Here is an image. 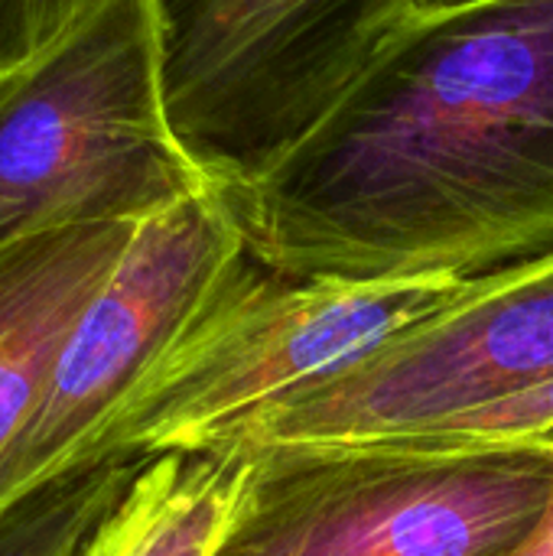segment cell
I'll use <instances>...</instances> for the list:
<instances>
[{
  "label": "cell",
  "mask_w": 553,
  "mask_h": 556,
  "mask_svg": "<svg viewBox=\"0 0 553 556\" xmlns=\"http://www.w3.org/2000/svg\"><path fill=\"white\" fill-rule=\"evenodd\" d=\"M284 277H482L553 251V0L414 16L248 186L218 189Z\"/></svg>",
  "instance_id": "obj_1"
},
{
  "label": "cell",
  "mask_w": 553,
  "mask_h": 556,
  "mask_svg": "<svg viewBox=\"0 0 553 556\" xmlns=\"http://www.w3.org/2000/svg\"><path fill=\"white\" fill-rule=\"evenodd\" d=\"M202 189L166 111L156 0H88L0 72V251L52 228L143 222Z\"/></svg>",
  "instance_id": "obj_2"
},
{
  "label": "cell",
  "mask_w": 553,
  "mask_h": 556,
  "mask_svg": "<svg viewBox=\"0 0 553 556\" xmlns=\"http://www.w3.org/2000/svg\"><path fill=\"white\" fill-rule=\"evenodd\" d=\"M473 280H300L244 254L127 397L98 466L228 446L280 401L456 303Z\"/></svg>",
  "instance_id": "obj_3"
},
{
  "label": "cell",
  "mask_w": 553,
  "mask_h": 556,
  "mask_svg": "<svg viewBox=\"0 0 553 556\" xmlns=\"http://www.w3.org/2000/svg\"><path fill=\"white\" fill-rule=\"evenodd\" d=\"M176 140L215 189L267 173L414 20V0H156Z\"/></svg>",
  "instance_id": "obj_4"
},
{
  "label": "cell",
  "mask_w": 553,
  "mask_h": 556,
  "mask_svg": "<svg viewBox=\"0 0 553 556\" xmlns=\"http://www.w3.org/2000/svg\"><path fill=\"white\" fill-rule=\"evenodd\" d=\"M254 453L257 476L215 556H508L553 489L544 440L450 459L372 446Z\"/></svg>",
  "instance_id": "obj_5"
},
{
  "label": "cell",
  "mask_w": 553,
  "mask_h": 556,
  "mask_svg": "<svg viewBox=\"0 0 553 556\" xmlns=\"http://www.w3.org/2000/svg\"><path fill=\"white\" fill-rule=\"evenodd\" d=\"M244 254L215 186L137 225L68 332L29 427L0 459V518L98 466V446L127 397Z\"/></svg>",
  "instance_id": "obj_6"
},
{
  "label": "cell",
  "mask_w": 553,
  "mask_h": 556,
  "mask_svg": "<svg viewBox=\"0 0 553 556\" xmlns=\"http://www.w3.org/2000/svg\"><path fill=\"white\" fill-rule=\"evenodd\" d=\"M553 375V251L473 280L430 319L280 401L231 443L339 446L414 430Z\"/></svg>",
  "instance_id": "obj_7"
},
{
  "label": "cell",
  "mask_w": 553,
  "mask_h": 556,
  "mask_svg": "<svg viewBox=\"0 0 553 556\" xmlns=\"http://www.w3.org/2000/svg\"><path fill=\"white\" fill-rule=\"evenodd\" d=\"M137 225H68L0 251V459L29 427L68 332Z\"/></svg>",
  "instance_id": "obj_8"
},
{
  "label": "cell",
  "mask_w": 553,
  "mask_h": 556,
  "mask_svg": "<svg viewBox=\"0 0 553 556\" xmlns=\"http://www.w3.org/2000/svg\"><path fill=\"white\" fill-rule=\"evenodd\" d=\"M254 476L257 453L241 443L143 459L68 556H215Z\"/></svg>",
  "instance_id": "obj_9"
},
{
  "label": "cell",
  "mask_w": 553,
  "mask_h": 556,
  "mask_svg": "<svg viewBox=\"0 0 553 556\" xmlns=\"http://www.w3.org/2000/svg\"><path fill=\"white\" fill-rule=\"evenodd\" d=\"M553 437V375L479 401L473 407L450 410L414 430L339 443V446H372L391 456L411 459H450V456H482L508 453Z\"/></svg>",
  "instance_id": "obj_10"
},
{
  "label": "cell",
  "mask_w": 553,
  "mask_h": 556,
  "mask_svg": "<svg viewBox=\"0 0 553 556\" xmlns=\"http://www.w3.org/2000/svg\"><path fill=\"white\" fill-rule=\"evenodd\" d=\"M140 463H104L26 498L0 518V556H68Z\"/></svg>",
  "instance_id": "obj_11"
},
{
  "label": "cell",
  "mask_w": 553,
  "mask_h": 556,
  "mask_svg": "<svg viewBox=\"0 0 553 556\" xmlns=\"http://www.w3.org/2000/svg\"><path fill=\"white\" fill-rule=\"evenodd\" d=\"M88 0H0V72L49 46Z\"/></svg>",
  "instance_id": "obj_12"
},
{
  "label": "cell",
  "mask_w": 553,
  "mask_h": 556,
  "mask_svg": "<svg viewBox=\"0 0 553 556\" xmlns=\"http://www.w3.org/2000/svg\"><path fill=\"white\" fill-rule=\"evenodd\" d=\"M544 443H548V450H551L553 456V437H548ZM508 556H553V489L544 511H541V518H538V525L528 531V538Z\"/></svg>",
  "instance_id": "obj_13"
},
{
  "label": "cell",
  "mask_w": 553,
  "mask_h": 556,
  "mask_svg": "<svg viewBox=\"0 0 553 556\" xmlns=\"http://www.w3.org/2000/svg\"><path fill=\"white\" fill-rule=\"evenodd\" d=\"M469 3H479V0H414V16H437V13H450Z\"/></svg>",
  "instance_id": "obj_14"
}]
</instances>
